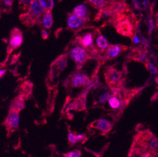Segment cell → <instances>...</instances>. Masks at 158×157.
<instances>
[{"mask_svg":"<svg viewBox=\"0 0 158 157\" xmlns=\"http://www.w3.org/2000/svg\"><path fill=\"white\" fill-rule=\"evenodd\" d=\"M117 0H87L88 3L93 8L100 11L111 8Z\"/></svg>","mask_w":158,"mask_h":157,"instance_id":"7c38bea8","label":"cell"},{"mask_svg":"<svg viewBox=\"0 0 158 157\" xmlns=\"http://www.w3.org/2000/svg\"><path fill=\"white\" fill-rule=\"evenodd\" d=\"M155 81H156V82L157 83V84H158V77H156V79H155Z\"/></svg>","mask_w":158,"mask_h":157,"instance_id":"d6a6232c","label":"cell"},{"mask_svg":"<svg viewBox=\"0 0 158 157\" xmlns=\"http://www.w3.org/2000/svg\"><path fill=\"white\" fill-rule=\"evenodd\" d=\"M132 41L134 42L135 43H138L140 42V40H139V39L138 38V37H137V36L136 35H134V38H133Z\"/></svg>","mask_w":158,"mask_h":157,"instance_id":"f546056e","label":"cell"},{"mask_svg":"<svg viewBox=\"0 0 158 157\" xmlns=\"http://www.w3.org/2000/svg\"><path fill=\"white\" fill-rule=\"evenodd\" d=\"M154 28V23L152 20H150L149 22V33L151 34L152 33V31Z\"/></svg>","mask_w":158,"mask_h":157,"instance_id":"83f0119b","label":"cell"},{"mask_svg":"<svg viewBox=\"0 0 158 157\" xmlns=\"http://www.w3.org/2000/svg\"><path fill=\"white\" fill-rule=\"evenodd\" d=\"M81 156H82V153L81 151L78 150H75L67 153L65 157H81Z\"/></svg>","mask_w":158,"mask_h":157,"instance_id":"d4e9b609","label":"cell"},{"mask_svg":"<svg viewBox=\"0 0 158 157\" xmlns=\"http://www.w3.org/2000/svg\"><path fill=\"white\" fill-rule=\"evenodd\" d=\"M23 34L19 28H13L10 34V38L8 50L10 52L18 49L23 43Z\"/></svg>","mask_w":158,"mask_h":157,"instance_id":"9c48e42d","label":"cell"},{"mask_svg":"<svg viewBox=\"0 0 158 157\" xmlns=\"http://www.w3.org/2000/svg\"><path fill=\"white\" fill-rule=\"evenodd\" d=\"M155 18H156V24L157 27L158 28V12L155 14Z\"/></svg>","mask_w":158,"mask_h":157,"instance_id":"4dcf8cb0","label":"cell"},{"mask_svg":"<svg viewBox=\"0 0 158 157\" xmlns=\"http://www.w3.org/2000/svg\"><path fill=\"white\" fill-rule=\"evenodd\" d=\"M93 36L95 38V43L97 50L101 52H105L108 49V47L110 46L108 40L101 34L100 31L98 29L94 30Z\"/></svg>","mask_w":158,"mask_h":157,"instance_id":"5bb4252c","label":"cell"},{"mask_svg":"<svg viewBox=\"0 0 158 157\" xmlns=\"http://www.w3.org/2000/svg\"><path fill=\"white\" fill-rule=\"evenodd\" d=\"M40 4L45 11H51L54 6V0H40Z\"/></svg>","mask_w":158,"mask_h":157,"instance_id":"ffe728a7","label":"cell"},{"mask_svg":"<svg viewBox=\"0 0 158 157\" xmlns=\"http://www.w3.org/2000/svg\"><path fill=\"white\" fill-rule=\"evenodd\" d=\"M131 150H143L158 155V139L150 130L139 131L134 137Z\"/></svg>","mask_w":158,"mask_h":157,"instance_id":"7a4b0ae2","label":"cell"},{"mask_svg":"<svg viewBox=\"0 0 158 157\" xmlns=\"http://www.w3.org/2000/svg\"><path fill=\"white\" fill-rule=\"evenodd\" d=\"M53 17L51 11H45L41 21V24L45 29H49L53 25Z\"/></svg>","mask_w":158,"mask_h":157,"instance_id":"2e32d148","label":"cell"},{"mask_svg":"<svg viewBox=\"0 0 158 157\" xmlns=\"http://www.w3.org/2000/svg\"><path fill=\"white\" fill-rule=\"evenodd\" d=\"M6 124L8 128L12 130L17 129L20 124L19 112L15 110H11L7 116Z\"/></svg>","mask_w":158,"mask_h":157,"instance_id":"9a60e30c","label":"cell"},{"mask_svg":"<svg viewBox=\"0 0 158 157\" xmlns=\"http://www.w3.org/2000/svg\"><path fill=\"white\" fill-rule=\"evenodd\" d=\"M2 2L3 10L5 11V12H8V11H10L13 6V0H2Z\"/></svg>","mask_w":158,"mask_h":157,"instance_id":"cb8c5ba5","label":"cell"},{"mask_svg":"<svg viewBox=\"0 0 158 157\" xmlns=\"http://www.w3.org/2000/svg\"><path fill=\"white\" fill-rule=\"evenodd\" d=\"M93 34L91 32H88L83 34L81 36L77 38V43L84 48H85L88 52L91 55H97L98 53V50L96 47L93 45Z\"/></svg>","mask_w":158,"mask_h":157,"instance_id":"8992f818","label":"cell"},{"mask_svg":"<svg viewBox=\"0 0 158 157\" xmlns=\"http://www.w3.org/2000/svg\"><path fill=\"white\" fill-rule=\"evenodd\" d=\"M6 69H0V79L4 77V75L6 74Z\"/></svg>","mask_w":158,"mask_h":157,"instance_id":"f1b7e54d","label":"cell"},{"mask_svg":"<svg viewBox=\"0 0 158 157\" xmlns=\"http://www.w3.org/2000/svg\"><path fill=\"white\" fill-rule=\"evenodd\" d=\"M41 35H42V38L43 40H47L49 37V34L48 31H47L46 30L43 29L41 31Z\"/></svg>","mask_w":158,"mask_h":157,"instance_id":"4316f807","label":"cell"},{"mask_svg":"<svg viewBox=\"0 0 158 157\" xmlns=\"http://www.w3.org/2000/svg\"><path fill=\"white\" fill-rule=\"evenodd\" d=\"M129 49V46L125 45L115 44L110 45L108 49L104 52L103 60L105 61L111 60L118 57L123 52L127 51Z\"/></svg>","mask_w":158,"mask_h":157,"instance_id":"52a82bcc","label":"cell"},{"mask_svg":"<svg viewBox=\"0 0 158 157\" xmlns=\"http://www.w3.org/2000/svg\"><path fill=\"white\" fill-rule=\"evenodd\" d=\"M3 10V6H2V0H0V12Z\"/></svg>","mask_w":158,"mask_h":157,"instance_id":"1f68e13d","label":"cell"},{"mask_svg":"<svg viewBox=\"0 0 158 157\" xmlns=\"http://www.w3.org/2000/svg\"><path fill=\"white\" fill-rule=\"evenodd\" d=\"M85 136L82 134H75L72 132H70L68 136V141L71 144L77 143L80 141L83 140Z\"/></svg>","mask_w":158,"mask_h":157,"instance_id":"d6986e66","label":"cell"},{"mask_svg":"<svg viewBox=\"0 0 158 157\" xmlns=\"http://www.w3.org/2000/svg\"><path fill=\"white\" fill-rule=\"evenodd\" d=\"M34 0H19L20 8L22 11H27Z\"/></svg>","mask_w":158,"mask_h":157,"instance_id":"44dd1931","label":"cell"},{"mask_svg":"<svg viewBox=\"0 0 158 157\" xmlns=\"http://www.w3.org/2000/svg\"><path fill=\"white\" fill-rule=\"evenodd\" d=\"M67 64H68L67 58L64 56H62L60 58H59L57 60V68L59 70L62 71L64 70L67 67Z\"/></svg>","mask_w":158,"mask_h":157,"instance_id":"7402d4cb","label":"cell"},{"mask_svg":"<svg viewBox=\"0 0 158 157\" xmlns=\"http://www.w3.org/2000/svg\"><path fill=\"white\" fill-rule=\"evenodd\" d=\"M89 18H85L73 13H69L67 19V25L70 30H77L82 27Z\"/></svg>","mask_w":158,"mask_h":157,"instance_id":"30bf717a","label":"cell"},{"mask_svg":"<svg viewBox=\"0 0 158 157\" xmlns=\"http://www.w3.org/2000/svg\"><path fill=\"white\" fill-rule=\"evenodd\" d=\"M108 22L113 25L117 32L122 36L129 37L132 40L136 35L138 19L129 7L114 14Z\"/></svg>","mask_w":158,"mask_h":157,"instance_id":"6da1fadb","label":"cell"},{"mask_svg":"<svg viewBox=\"0 0 158 157\" xmlns=\"http://www.w3.org/2000/svg\"><path fill=\"white\" fill-rule=\"evenodd\" d=\"M112 96V94L109 91H105L103 93H102V94H100L99 98H98V103H102V104H104L106 102L108 101V100L109 99V98H110V96Z\"/></svg>","mask_w":158,"mask_h":157,"instance_id":"603a6c76","label":"cell"},{"mask_svg":"<svg viewBox=\"0 0 158 157\" xmlns=\"http://www.w3.org/2000/svg\"><path fill=\"white\" fill-rule=\"evenodd\" d=\"M106 82L112 91L123 89L125 75L123 71L117 70L113 66L106 67L104 71Z\"/></svg>","mask_w":158,"mask_h":157,"instance_id":"277c9868","label":"cell"},{"mask_svg":"<svg viewBox=\"0 0 158 157\" xmlns=\"http://www.w3.org/2000/svg\"><path fill=\"white\" fill-rule=\"evenodd\" d=\"M88 8L84 4H81L80 5H77L74 8L73 13L76 15H77L78 17H80L85 18H88Z\"/></svg>","mask_w":158,"mask_h":157,"instance_id":"e0dca14e","label":"cell"},{"mask_svg":"<svg viewBox=\"0 0 158 157\" xmlns=\"http://www.w3.org/2000/svg\"><path fill=\"white\" fill-rule=\"evenodd\" d=\"M147 69L149 70L150 71V72L152 74H156L158 73V69L150 62L149 63Z\"/></svg>","mask_w":158,"mask_h":157,"instance_id":"484cf974","label":"cell"},{"mask_svg":"<svg viewBox=\"0 0 158 157\" xmlns=\"http://www.w3.org/2000/svg\"><path fill=\"white\" fill-rule=\"evenodd\" d=\"M129 58L136 62L142 63L148 68L149 60L148 57V52L146 49L142 47H134L131 49L129 53Z\"/></svg>","mask_w":158,"mask_h":157,"instance_id":"ba28073f","label":"cell"},{"mask_svg":"<svg viewBox=\"0 0 158 157\" xmlns=\"http://www.w3.org/2000/svg\"><path fill=\"white\" fill-rule=\"evenodd\" d=\"M69 56L77 67L82 66L90 58L88 50L80 44L74 45L70 50Z\"/></svg>","mask_w":158,"mask_h":157,"instance_id":"5b68a950","label":"cell"},{"mask_svg":"<svg viewBox=\"0 0 158 157\" xmlns=\"http://www.w3.org/2000/svg\"><path fill=\"white\" fill-rule=\"evenodd\" d=\"M24 107H25L24 101L20 97L16 98L12 103V106H11L12 110H15V111L20 112Z\"/></svg>","mask_w":158,"mask_h":157,"instance_id":"ac0fdd59","label":"cell"},{"mask_svg":"<svg viewBox=\"0 0 158 157\" xmlns=\"http://www.w3.org/2000/svg\"><path fill=\"white\" fill-rule=\"evenodd\" d=\"M92 127L98 130L99 131L104 134H106L112 130L113 124L108 120L102 118L94 121L92 124Z\"/></svg>","mask_w":158,"mask_h":157,"instance_id":"4fadbf2b","label":"cell"},{"mask_svg":"<svg viewBox=\"0 0 158 157\" xmlns=\"http://www.w3.org/2000/svg\"><path fill=\"white\" fill-rule=\"evenodd\" d=\"M45 12L40 0H34L28 10L21 14L20 20L27 26L40 25L43 14Z\"/></svg>","mask_w":158,"mask_h":157,"instance_id":"3957f363","label":"cell"},{"mask_svg":"<svg viewBox=\"0 0 158 157\" xmlns=\"http://www.w3.org/2000/svg\"><path fill=\"white\" fill-rule=\"evenodd\" d=\"M91 83L89 77L83 72H77L73 75L71 86L73 87H82L88 86Z\"/></svg>","mask_w":158,"mask_h":157,"instance_id":"8fae6325","label":"cell"}]
</instances>
